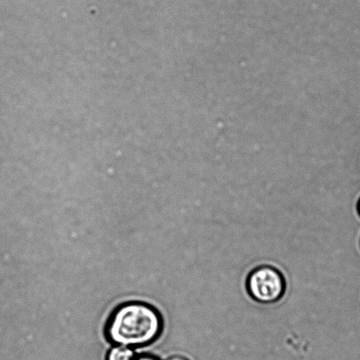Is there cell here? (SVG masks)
Listing matches in <instances>:
<instances>
[{"instance_id":"6da1fadb","label":"cell","mask_w":360,"mask_h":360,"mask_svg":"<svg viewBox=\"0 0 360 360\" xmlns=\"http://www.w3.org/2000/svg\"><path fill=\"white\" fill-rule=\"evenodd\" d=\"M163 322L160 312L144 302L124 303L112 314L107 337L111 343L133 349L146 347L160 337Z\"/></svg>"},{"instance_id":"7a4b0ae2","label":"cell","mask_w":360,"mask_h":360,"mask_svg":"<svg viewBox=\"0 0 360 360\" xmlns=\"http://www.w3.org/2000/svg\"><path fill=\"white\" fill-rule=\"evenodd\" d=\"M247 290L257 302L271 304L284 295L285 278L276 268L270 266L257 267L247 278Z\"/></svg>"},{"instance_id":"3957f363","label":"cell","mask_w":360,"mask_h":360,"mask_svg":"<svg viewBox=\"0 0 360 360\" xmlns=\"http://www.w3.org/2000/svg\"><path fill=\"white\" fill-rule=\"evenodd\" d=\"M136 356L135 349L115 345L108 352L107 360H134Z\"/></svg>"},{"instance_id":"277c9868","label":"cell","mask_w":360,"mask_h":360,"mask_svg":"<svg viewBox=\"0 0 360 360\" xmlns=\"http://www.w3.org/2000/svg\"><path fill=\"white\" fill-rule=\"evenodd\" d=\"M134 360H160L157 357H154L153 355H141L136 356V358Z\"/></svg>"},{"instance_id":"5b68a950","label":"cell","mask_w":360,"mask_h":360,"mask_svg":"<svg viewBox=\"0 0 360 360\" xmlns=\"http://www.w3.org/2000/svg\"><path fill=\"white\" fill-rule=\"evenodd\" d=\"M167 360H190L188 358L185 357L183 355H174L172 357L168 358Z\"/></svg>"},{"instance_id":"8992f818","label":"cell","mask_w":360,"mask_h":360,"mask_svg":"<svg viewBox=\"0 0 360 360\" xmlns=\"http://www.w3.org/2000/svg\"><path fill=\"white\" fill-rule=\"evenodd\" d=\"M359 213H360V201H359Z\"/></svg>"}]
</instances>
